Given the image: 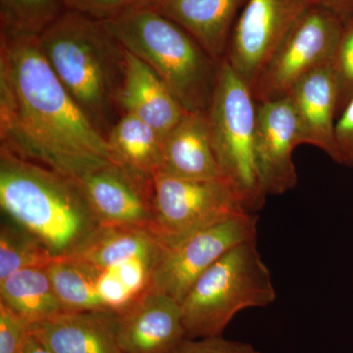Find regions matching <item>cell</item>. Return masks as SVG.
I'll return each instance as SVG.
<instances>
[{"label":"cell","instance_id":"52a82bcc","mask_svg":"<svg viewBox=\"0 0 353 353\" xmlns=\"http://www.w3.org/2000/svg\"><path fill=\"white\" fill-rule=\"evenodd\" d=\"M150 233L166 250L234 214L248 212L225 180L153 178Z\"/></svg>","mask_w":353,"mask_h":353},{"label":"cell","instance_id":"ac0fdd59","mask_svg":"<svg viewBox=\"0 0 353 353\" xmlns=\"http://www.w3.org/2000/svg\"><path fill=\"white\" fill-rule=\"evenodd\" d=\"M158 173L190 180H224L213 150L208 113H185L164 137Z\"/></svg>","mask_w":353,"mask_h":353},{"label":"cell","instance_id":"6da1fadb","mask_svg":"<svg viewBox=\"0 0 353 353\" xmlns=\"http://www.w3.org/2000/svg\"><path fill=\"white\" fill-rule=\"evenodd\" d=\"M0 137L1 148L73 180L114 163L105 137L55 75L39 36L1 34Z\"/></svg>","mask_w":353,"mask_h":353},{"label":"cell","instance_id":"4fadbf2b","mask_svg":"<svg viewBox=\"0 0 353 353\" xmlns=\"http://www.w3.org/2000/svg\"><path fill=\"white\" fill-rule=\"evenodd\" d=\"M75 181L101 226L150 228L152 187L119 165H106Z\"/></svg>","mask_w":353,"mask_h":353},{"label":"cell","instance_id":"5b68a950","mask_svg":"<svg viewBox=\"0 0 353 353\" xmlns=\"http://www.w3.org/2000/svg\"><path fill=\"white\" fill-rule=\"evenodd\" d=\"M276 297L257 239L245 241L204 272L181 303L188 338L222 336L240 311L267 307Z\"/></svg>","mask_w":353,"mask_h":353},{"label":"cell","instance_id":"ffe728a7","mask_svg":"<svg viewBox=\"0 0 353 353\" xmlns=\"http://www.w3.org/2000/svg\"><path fill=\"white\" fill-rule=\"evenodd\" d=\"M114 163L148 187L161 163L162 137L132 114L124 113L106 136Z\"/></svg>","mask_w":353,"mask_h":353},{"label":"cell","instance_id":"8992f818","mask_svg":"<svg viewBox=\"0 0 353 353\" xmlns=\"http://www.w3.org/2000/svg\"><path fill=\"white\" fill-rule=\"evenodd\" d=\"M213 150L223 178L248 212L265 205L266 192L255 154L257 102L252 88L221 62L212 101L208 111Z\"/></svg>","mask_w":353,"mask_h":353},{"label":"cell","instance_id":"7c38bea8","mask_svg":"<svg viewBox=\"0 0 353 353\" xmlns=\"http://www.w3.org/2000/svg\"><path fill=\"white\" fill-rule=\"evenodd\" d=\"M301 145V130L289 95L257 102L255 154L267 196H282L299 182L292 153Z\"/></svg>","mask_w":353,"mask_h":353},{"label":"cell","instance_id":"ba28073f","mask_svg":"<svg viewBox=\"0 0 353 353\" xmlns=\"http://www.w3.org/2000/svg\"><path fill=\"white\" fill-rule=\"evenodd\" d=\"M343 21L321 4L311 6L297 21L253 85L255 101H270L287 97L304 76L331 64Z\"/></svg>","mask_w":353,"mask_h":353},{"label":"cell","instance_id":"603a6c76","mask_svg":"<svg viewBox=\"0 0 353 353\" xmlns=\"http://www.w3.org/2000/svg\"><path fill=\"white\" fill-rule=\"evenodd\" d=\"M57 259L31 233L6 219L0 229V281L15 272L46 267Z\"/></svg>","mask_w":353,"mask_h":353},{"label":"cell","instance_id":"4dcf8cb0","mask_svg":"<svg viewBox=\"0 0 353 353\" xmlns=\"http://www.w3.org/2000/svg\"><path fill=\"white\" fill-rule=\"evenodd\" d=\"M22 353H54L50 347H46V345L39 340L36 334L30 331L29 336H28L27 341H26L24 348H23Z\"/></svg>","mask_w":353,"mask_h":353},{"label":"cell","instance_id":"7402d4cb","mask_svg":"<svg viewBox=\"0 0 353 353\" xmlns=\"http://www.w3.org/2000/svg\"><path fill=\"white\" fill-rule=\"evenodd\" d=\"M60 301L68 312L117 311L104 290L108 271L74 259H57L46 266Z\"/></svg>","mask_w":353,"mask_h":353},{"label":"cell","instance_id":"cb8c5ba5","mask_svg":"<svg viewBox=\"0 0 353 353\" xmlns=\"http://www.w3.org/2000/svg\"><path fill=\"white\" fill-rule=\"evenodd\" d=\"M65 10L63 0H0L1 34L39 36Z\"/></svg>","mask_w":353,"mask_h":353},{"label":"cell","instance_id":"7a4b0ae2","mask_svg":"<svg viewBox=\"0 0 353 353\" xmlns=\"http://www.w3.org/2000/svg\"><path fill=\"white\" fill-rule=\"evenodd\" d=\"M0 208L6 219L31 233L54 259H66L101 224L77 181L0 150Z\"/></svg>","mask_w":353,"mask_h":353},{"label":"cell","instance_id":"9c48e42d","mask_svg":"<svg viewBox=\"0 0 353 353\" xmlns=\"http://www.w3.org/2000/svg\"><path fill=\"white\" fill-rule=\"evenodd\" d=\"M256 239L257 219L252 213L231 216L166 250L150 271L148 285L181 303L197 279L223 255Z\"/></svg>","mask_w":353,"mask_h":353},{"label":"cell","instance_id":"f1b7e54d","mask_svg":"<svg viewBox=\"0 0 353 353\" xmlns=\"http://www.w3.org/2000/svg\"><path fill=\"white\" fill-rule=\"evenodd\" d=\"M334 141L336 163L353 169V97L343 106L336 119Z\"/></svg>","mask_w":353,"mask_h":353},{"label":"cell","instance_id":"8fae6325","mask_svg":"<svg viewBox=\"0 0 353 353\" xmlns=\"http://www.w3.org/2000/svg\"><path fill=\"white\" fill-rule=\"evenodd\" d=\"M116 313L125 353H170L188 338L181 303L148 285Z\"/></svg>","mask_w":353,"mask_h":353},{"label":"cell","instance_id":"30bf717a","mask_svg":"<svg viewBox=\"0 0 353 353\" xmlns=\"http://www.w3.org/2000/svg\"><path fill=\"white\" fill-rule=\"evenodd\" d=\"M317 0H248L228 44V63L250 88L289 32Z\"/></svg>","mask_w":353,"mask_h":353},{"label":"cell","instance_id":"9a60e30c","mask_svg":"<svg viewBox=\"0 0 353 353\" xmlns=\"http://www.w3.org/2000/svg\"><path fill=\"white\" fill-rule=\"evenodd\" d=\"M54 353H125L116 311L66 312L30 326Z\"/></svg>","mask_w":353,"mask_h":353},{"label":"cell","instance_id":"5bb4252c","mask_svg":"<svg viewBox=\"0 0 353 353\" xmlns=\"http://www.w3.org/2000/svg\"><path fill=\"white\" fill-rule=\"evenodd\" d=\"M288 95L299 119L301 145L315 146L336 162L334 129L340 92L332 63L304 76Z\"/></svg>","mask_w":353,"mask_h":353},{"label":"cell","instance_id":"f546056e","mask_svg":"<svg viewBox=\"0 0 353 353\" xmlns=\"http://www.w3.org/2000/svg\"><path fill=\"white\" fill-rule=\"evenodd\" d=\"M318 3L333 11L341 19L353 15V0H317Z\"/></svg>","mask_w":353,"mask_h":353},{"label":"cell","instance_id":"3957f363","mask_svg":"<svg viewBox=\"0 0 353 353\" xmlns=\"http://www.w3.org/2000/svg\"><path fill=\"white\" fill-rule=\"evenodd\" d=\"M55 75L104 137L114 126L124 81V48L101 21L65 10L39 36Z\"/></svg>","mask_w":353,"mask_h":353},{"label":"cell","instance_id":"484cf974","mask_svg":"<svg viewBox=\"0 0 353 353\" xmlns=\"http://www.w3.org/2000/svg\"><path fill=\"white\" fill-rule=\"evenodd\" d=\"M153 0H63L65 9L88 17L105 21L136 7L148 6Z\"/></svg>","mask_w":353,"mask_h":353},{"label":"cell","instance_id":"83f0119b","mask_svg":"<svg viewBox=\"0 0 353 353\" xmlns=\"http://www.w3.org/2000/svg\"><path fill=\"white\" fill-rule=\"evenodd\" d=\"M170 353H260L250 343L228 340L223 336L185 339Z\"/></svg>","mask_w":353,"mask_h":353},{"label":"cell","instance_id":"e0dca14e","mask_svg":"<svg viewBox=\"0 0 353 353\" xmlns=\"http://www.w3.org/2000/svg\"><path fill=\"white\" fill-rule=\"evenodd\" d=\"M248 0H153L155 10L180 25L221 62L236 21Z\"/></svg>","mask_w":353,"mask_h":353},{"label":"cell","instance_id":"277c9868","mask_svg":"<svg viewBox=\"0 0 353 353\" xmlns=\"http://www.w3.org/2000/svg\"><path fill=\"white\" fill-rule=\"evenodd\" d=\"M124 50L150 67L187 112L208 113L221 62L152 6L101 21Z\"/></svg>","mask_w":353,"mask_h":353},{"label":"cell","instance_id":"2e32d148","mask_svg":"<svg viewBox=\"0 0 353 353\" xmlns=\"http://www.w3.org/2000/svg\"><path fill=\"white\" fill-rule=\"evenodd\" d=\"M124 55L120 108L150 125L163 139L187 111L148 65L126 50Z\"/></svg>","mask_w":353,"mask_h":353},{"label":"cell","instance_id":"44dd1931","mask_svg":"<svg viewBox=\"0 0 353 353\" xmlns=\"http://www.w3.org/2000/svg\"><path fill=\"white\" fill-rule=\"evenodd\" d=\"M0 303L30 325L68 312L55 292L46 267L22 269L0 281Z\"/></svg>","mask_w":353,"mask_h":353},{"label":"cell","instance_id":"4316f807","mask_svg":"<svg viewBox=\"0 0 353 353\" xmlns=\"http://www.w3.org/2000/svg\"><path fill=\"white\" fill-rule=\"evenodd\" d=\"M30 326L19 315L0 303V353H22Z\"/></svg>","mask_w":353,"mask_h":353},{"label":"cell","instance_id":"d4e9b609","mask_svg":"<svg viewBox=\"0 0 353 353\" xmlns=\"http://www.w3.org/2000/svg\"><path fill=\"white\" fill-rule=\"evenodd\" d=\"M340 92L339 115L353 97V15L343 21V27L332 60Z\"/></svg>","mask_w":353,"mask_h":353},{"label":"cell","instance_id":"d6986e66","mask_svg":"<svg viewBox=\"0 0 353 353\" xmlns=\"http://www.w3.org/2000/svg\"><path fill=\"white\" fill-rule=\"evenodd\" d=\"M165 252L166 248L150 230L99 226L87 243L70 259L104 271L138 264L150 276V271Z\"/></svg>","mask_w":353,"mask_h":353}]
</instances>
